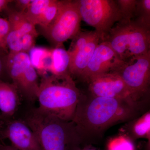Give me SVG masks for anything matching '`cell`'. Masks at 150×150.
Instances as JSON below:
<instances>
[{
    "mask_svg": "<svg viewBox=\"0 0 150 150\" xmlns=\"http://www.w3.org/2000/svg\"><path fill=\"white\" fill-rule=\"evenodd\" d=\"M142 105V102L93 96L88 100L82 94L72 121L84 139L101 134L115 123L134 119Z\"/></svg>",
    "mask_w": 150,
    "mask_h": 150,
    "instance_id": "1",
    "label": "cell"
},
{
    "mask_svg": "<svg viewBox=\"0 0 150 150\" xmlns=\"http://www.w3.org/2000/svg\"><path fill=\"white\" fill-rule=\"evenodd\" d=\"M21 116L37 138L40 150H81L83 139L73 121L62 120L27 104Z\"/></svg>",
    "mask_w": 150,
    "mask_h": 150,
    "instance_id": "2",
    "label": "cell"
},
{
    "mask_svg": "<svg viewBox=\"0 0 150 150\" xmlns=\"http://www.w3.org/2000/svg\"><path fill=\"white\" fill-rule=\"evenodd\" d=\"M82 95L69 74L59 76L48 74L41 77L37 108L62 120L71 121Z\"/></svg>",
    "mask_w": 150,
    "mask_h": 150,
    "instance_id": "3",
    "label": "cell"
},
{
    "mask_svg": "<svg viewBox=\"0 0 150 150\" xmlns=\"http://www.w3.org/2000/svg\"><path fill=\"white\" fill-rule=\"evenodd\" d=\"M103 41L107 42L122 62L150 51V28L135 20H121Z\"/></svg>",
    "mask_w": 150,
    "mask_h": 150,
    "instance_id": "4",
    "label": "cell"
},
{
    "mask_svg": "<svg viewBox=\"0 0 150 150\" xmlns=\"http://www.w3.org/2000/svg\"><path fill=\"white\" fill-rule=\"evenodd\" d=\"M82 19L76 0L59 1L58 12L54 21L40 32L53 48L63 46L81 31Z\"/></svg>",
    "mask_w": 150,
    "mask_h": 150,
    "instance_id": "5",
    "label": "cell"
},
{
    "mask_svg": "<svg viewBox=\"0 0 150 150\" xmlns=\"http://www.w3.org/2000/svg\"><path fill=\"white\" fill-rule=\"evenodd\" d=\"M82 20L95 28L100 41L122 20L116 0H76Z\"/></svg>",
    "mask_w": 150,
    "mask_h": 150,
    "instance_id": "6",
    "label": "cell"
},
{
    "mask_svg": "<svg viewBox=\"0 0 150 150\" xmlns=\"http://www.w3.org/2000/svg\"><path fill=\"white\" fill-rule=\"evenodd\" d=\"M112 72L121 77L138 100L143 101L149 92L150 51L126 62L121 61Z\"/></svg>",
    "mask_w": 150,
    "mask_h": 150,
    "instance_id": "7",
    "label": "cell"
},
{
    "mask_svg": "<svg viewBox=\"0 0 150 150\" xmlns=\"http://www.w3.org/2000/svg\"><path fill=\"white\" fill-rule=\"evenodd\" d=\"M8 139L19 150H40L35 134L25 122L16 115L10 118L0 117V141Z\"/></svg>",
    "mask_w": 150,
    "mask_h": 150,
    "instance_id": "8",
    "label": "cell"
},
{
    "mask_svg": "<svg viewBox=\"0 0 150 150\" xmlns=\"http://www.w3.org/2000/svg\"><path fill=\"white\" fill-rule=\"evenodd\" d=\"M92 96L142 102L134 96L121 77L114 72L93 78L88 83Z\"/></svg>",
    "mask_w": 150,
    "mask_h": 150,
    "instance_id": "9",
    "label": "cell"
},
{
    "mask_svg": "<svg viewBox=\"0 0 150 150\" xmlns=\"http://www.w3.org/2000/svg\"><path fill=\"white\" fill-rule=\"evenodd\" d=\"M121 62L109 44L101 41L97 46L79 79L88 83L97 76L112 72Z\"/></svg>",
    "mask_w": 150,
    "mask_h": 150,
    "instance_id": "10",
    "label": "cell"
},
{
    "mask_svg": "<svg viewBox=\"0 0 150 150\" xmlns=\"http://www.w3.org/2000/svg\"><path fill=\"white\" fill-rule=\"evenodd\" d=\"M100 41V37L98 34L83 47L67 51L70 56L69 73L73 79L80 77Z\"/></svg>",
    "mask_w": 150,
    "mask_h": 150,
    "instance_id": "11",
    "label": "cell"
},
{
    "mask_svg": "<svg viewBox=\"0 0 150 150\" xmlns=\"http://www.w3.org/2000/svg\"><path fill=\"white\" fill-rule=\"evenodd\" d=\"M22 100L13 83L0 80V113L2 116L10 118L16 116Z\"/></svg>",
    "mask_w": 150,
    "mask_h": 150,
    "instance_id": "12",
    "label": "cell"
},
{
    "mask_svg": "<svg viewBox=\"0 0 150 150\" xmlns=\"http://www.w3.org/2000/svg\"><path fill=\"white\" fill-rule=\"evenodd\" d=\"M31 65L40 77L49 73L52 63V48L34 46L28 53Z\"/></svg>",
    "mask_w": 150,
    "mask_h": 150,
    "instance_id": "13",
    "label": "cell"
},
{
    "mask_svg": "<svg viewBox=\"0 0 150 150\" xmlns=\"http://www.w3.org/2000/svg\"><path fill=\"white\" fill-rule=\"evenodd\" d=\"M52 63L49 73L55 76L69 74L70 56L63 46L52 48Z\"/></svg>",
    "mask_w": 150,
    "mask_h": 150,
    "instance_id": "14",
    "label": "cell"
},
{
    "mask_svg": "<svg viewBox=\"0 0 150 150\" xmlns=\"http://www.w3.org/2000/svg\"><path fill=\"white\" fill-rule=\"evenodd\" d=\"M8 20L10 23L15 25L18 28L22 35L27 33H38L35 25L28 20L25 12H19L15 9L8 7L6 9Z\"/></svg>",
    "mask_w": 150,
    "mask_h": 150,
    "instance_id": "15",
    "label": "cell"
},
{
    "mask_svg": "<svg viewBox=\"0 0 150 150\" xmlns=\"http://www.w3.org/2000/svg\"><path fill=\"white\" fill-rule=\"evenodd\" d=\"M52 0H32L25 11V16L31 23L36 26L45 9Z\"/></svg>",
    "mask_w": 150,
    "mask_h": 150,
    "instance_id": "16",
    "label": "cell"
},
{
    "mask_svg": "<svg viewBox=\"0 0 150 150\" xmlns=\"http://www.w3.org/2000/svg\"><path fill=\"white\" fill-rule=\"evenodd\" d=\"M132 132L134 137L137 138L150 139V113L149 111L135 121L132 126Z\"/></svg>",
    "mask_w": 150,
    "mask_h": 150,
    "instance_id": "17",
    "label": "cell"
},
{
    "mask_svg": "<svg viewBox=\"0 0 150 150\" xmlns=\"http://www.w3.org/2000/svg\"><path fill=\"white\" fill-rule=\"evenodd\" d=\"M137 1L138 0H116L122 17L121 20H132L135 18Z\"/></svg>",
    "mask_w": 150,
    "mask_h": 150,
    "instance_id": "18",
    "label": "cell"
},
{
    "mask_svg": "<svg viewBox=\"0 0 150 150\" xmlns=\"http://www.w3.org/2000/svg\"><path fill=\"white\" fill-rule=\"evenodd\" d=\"M135 20L150 28V1L138 0Z\"/></svg>",
    "mask_w": 150,
    "mask_h": 150,
    "instance_id": "19",
    "label": "cell"
},
{
    "mask_svg": "<svg viewBox=\"0 0 150 150\" xmlns=\"http://www.w3.org/2000/svg\"><path fill=\"white\" fill-rule=\"evenodd\" d=\"M59 3V1L52 0L51 4L45 9L38 22L37 25L40 28L47 27L54 21L58 12Z\"/></svg>",
    "mask_w": 150,
    "mask_h": 150,
    "instance_id": "20",
    "label": "cell"
},
{
    "mask_svg": "<svg viewBox=\"0 0 150 150\" xmlns=\"http://www.w3.org/2000/svg\"><path fill=\"white\" fill-rule=\"evenodd\" d=\"M108 150H135V147L128 137L121 136L112 139L109 142Z\"/></svg>",
    "mask_w": 150,
    "mask_h": 150,
    "instance_id": "21",
    "label": "cell"
},
{
    "mask_svg": "<svg viewBox=\"0 0 150 150\" xmlns=\"http://www.w3.org/2000/svg\"><path fill=\"white\" fill-rule=\"evenodd\" d=\"M10 30V25L8 19L0 17V51L8 54L6 39Z\"/></svg>",
    "mask_w": 150,
    "mask_h": 150,
    "instance_id": "22",
    "label": "cell"
},
{
    "mask_svg": "<svg viewBox=\"0 0 150 150\" xmlns=\"http://www.w3.org/2000/svg\"><path fill=\"white\" fill-rule=\"evenodd\" d=\"M38 33H29L23 35L21 39V52L28 54L35 46V40Z\"/></svg>",
    "mask_w": 150,
    "mask_h": 150,
    "instance_id": "23",
    "label": "cell"
},
{
    "mask_svg": "<svg viewBox=\"0 0 150 150\" xmlns=\"http://www.w3.org/2000/svg\"><path fill=\"white\" fill-rule=\"evenodd\" d=\"M8 55V54L0 51V80L11 82L7 68Z\"/></svg>",
    "mask_w": 150,
    "mask_h": 150,
    "instance_id": "24",
    "label": "cell"
},
{
    "mask_svg": "<svg viewBox=\"0 0 150 150\" xmlns=\"http://www.w3.org/2000/svg\"><path fill=\"white\" fill-rule=\"evenodd\" d=\"M32 0H16L13 1L15 3V10L19 12H25L28 8Z\"/></svg>",
    "mask_w": 150,
    "mask_h": 150,
    "instance_id": "25",
    "label": "cell"
},
{
    "mask_svg": "<svg viewBox=\"0 0 150 150\" xmlns=\"http://www.w3.org/2000/svg\"><path fill=\"white\" fill-rule=\"evenodd\" d=\"M13 1L11 0H0V12L4 10L8 7L9 5Z\"/></svg>",
    "mask_w": 150,
    "mask_h": 150,
    "instance_id": "26",
    "label": "cell"
},
{
    "mask_svg": "<svg viewBox=\"0 0 150 150\" xmlns=\"http://www.w3.org/2000/svg\"><path fill=\"white\" fill-rule=\"evenodd\" d=\"M0 150H19L11 145L6 144L4 142L0 141Z\"/></svg>",
    "mask_w": 150,
    "mask_h": 150,
    "instance_id": "27",
    "label": "cell"
},
{
    "mask_svg": "<svg viewBox=\"0 0 150 150\" xmlns=\"http://www.w3.org/2000/svg\"><path fill=\"white\" fill-rule=\"evenodd\" d=\"M81 150H96L95 149H92V148H86V149H81Z\"/></svg>",
    "mask_w": 150,
    "mask_h": 150,
    "instance_id": "28",
    "label": "cell"
},
{
    "mask_svg": "<svg viewBox=\"0 0 150 150\" xmlns=\"http://www.w3.org/2000/svg\"><path fill=\"white\" fill-rule=\"evenodd\" d=\"M1 113H0V117H1Z\"/></svg>",
    "mask_w": 150,
    "mask_h": 150,
    "instance_id": "29",
    "label": "cell"
}]
</instances>
